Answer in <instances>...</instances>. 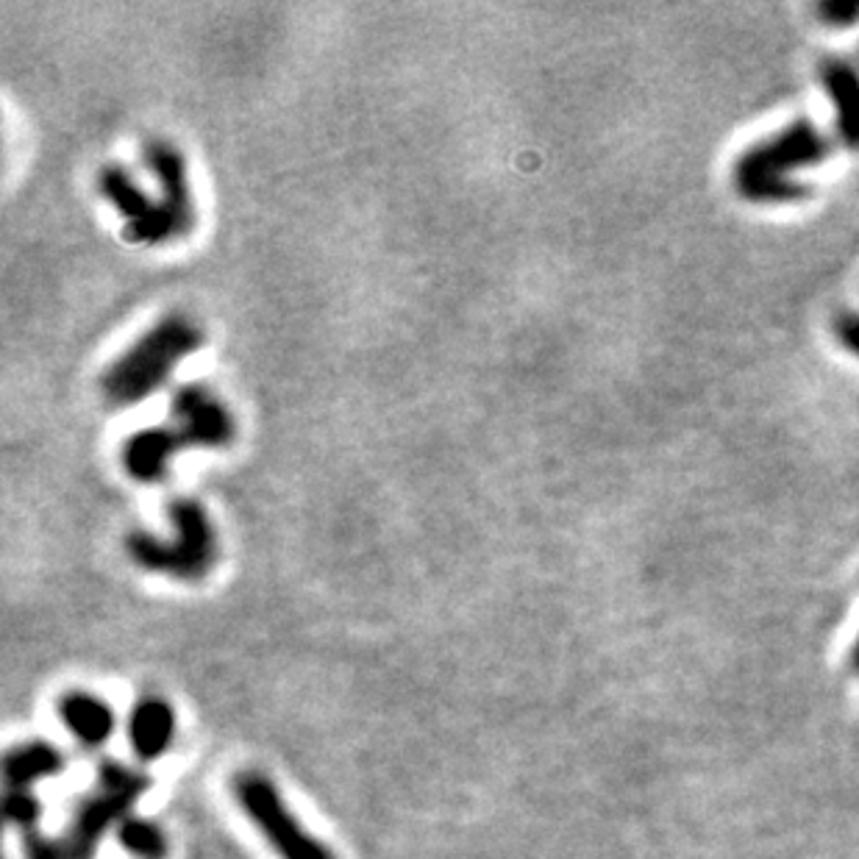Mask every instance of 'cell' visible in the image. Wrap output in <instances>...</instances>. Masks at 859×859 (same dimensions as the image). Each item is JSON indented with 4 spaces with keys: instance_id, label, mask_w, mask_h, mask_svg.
I'll list each match as a JSON object with an SVG mask.
<instances>
[{
    "instance_id": "cell-4",
    "label": "cell",
    "mask_w": 859,
    "mask_h": 859,
    "mask_svg": "<svg viewBox=\"0 0 859 859\" xmlns=\"http://www.w3.org/2000/svg\"><path fill=\"white\" fill-rule=\"evenodd\" d=\"M206 342L203 329L190 318L173 311L156 326H150L131 348L120 353V359L109 364L100 375L104 399L115 406H134L162 390L173 370L190 353Z\"/></svg>"
},
{
    "instance_id": "cell-16",
    "label": "cell",
    "mask_w": 859,
    "mask_h": 859,
    "mask_svg": "<svg viewBox=\"0 0 859 859\" xmlns=\"http://www.w3.org/2000/svg\"><path fill=\"white\" fill-rule=\"evenodd\" d=\"M831 335H835L837 346L853 359H859V311L842 309L835 320H831Z\"/></svg>"
},
{
    "instance_id": "cell-11",
    "label": "cell",
    "mask_w": 859,
    "mask_h": 859,
    "mask_svg": "<svg viewBox=\"0 0 859 859\" xmlns=\"http://www.w3.org/2000/svg\"><path fill=\"white\" fill-rule=\"evenodd\" d=\"M59 721L75 738V743L84 749H100L112 740L117 727L115 710L106 704L104 698L93 692L73 690L59 701Z\"/></svg>"
},
{
    "instance_id": "cell-8",
    "label": "cell",
    "mask_w": 859,
    "mask_h": 859,
    "mask_svg": "<svg viewBox=\"0 0 859 859\" xmlns=\"http://www.w3.org/2000/svg\"><path fill=\"white\" fill-rule=\"evenodd\" d=\"M818 87L831 106L837 142L859 153V64L842 56L820 59Z\"/></svg>"
},
{
    "instance_id": "cell-15",
    "label": "cell",
    "mask_w": 859,
    "mask_h": 859,
    "mask_svg": "<svg viewBox=\"0 0 859 859\" xmlns=\"http://www.w3.org/2000/svg\"><path fill=\"white\" fill-rule=\"evenodd\" d=\"M815 14L826 29L851 31L859 25V0H820Z\"/></svg>"
},
{
    "instance_id": "cell-12",
    "label": "cell",
    "mask_w": 859,
    "mask_h": 859,
    "mask_svg": "<svg viewBox=\"0 0 859 859\" xmlns=\"http://www.w3.org/2000/svg\"><path fill=\"white\" fill-rule=\"evenodd\" d=\"M67 756L59 745L47 743V740H29L3 756V776H7L9 787H23L31 791L42 778H53L64 771Z\"/></svg>"
},
{
    "instance_id": "cell-7",
    "label": "cell",
    "mask_w": 859,
    "mask_h": 859,
    "mask_svg": "<svg viewBox=\"0 0 859 859\" xmlns=\"http://www.w3.org/2000/svg\"><path fill=\"white\" fill-rule=\"evenodd\" d=\"M168 423H173L187 448H229L237 434V423L229 406L203 384H184L176 390Z\"/></svg>"
},
{
    "instance_id": "cell-2",
    "label": "cell",
    "mask_w": 859,
    "mask_h": 859,
    "mask_svg": "<svg viewBox=\"0 0 859 859\" xmlns=\"http://www.w3.org/2000/svg\"><path fill=\"white\" fill-rule=\"evenodd\" d=\"M831 139L809 117H796L771 137L749 145L732 165V187L745 203L787 206L813 195L807 181L796 173L829 162Z\"/></svg>"
},
{
    "instance_id": "cell-9",
    "label": "cell",
    "mask_w": 859,
    "mask_h": 859,
    "mask_svg": "<svg viewBox=\"0 0 859 859\" xmlns=\"http://www.w3.org/2000/svg\"><path fill=\"white\" fill-rule=\"evenodd\" d=\"M181 450H187V443L176 432L173 423L142 428V432H134L123 445V465H126L131 479L153 485V481H162L168 476L170 462Z\"/></svg>"
},
{
    "instance_id": "cell-6",
    "label": "cell",
    "mask_w": 859,
    "mask_h": 859,
    "mask_svg": "<svg viewBox=\"0 0 859 859\" xmlns=\"http://www.w3.org/2000/svg\"><path fill=\"white\" fill-rule=\"evenodd\" d=\"M231 791L240 809L254 820L259 835L273 848L278 859H337V853L300 826V820L289 813L282 793L259 771H243L234 776Z\"/></svg>"
},
{
    "instance_id": "cell-10",
    "label": "cell",
    "mask_w": 859,
    "mask_h": 859,
    "mask_svg": "<svg viewBox=\"0 0 859 859\" xmlns=\"http://www.w3.org/2000/svg\"><path fill=\"white\" fill-rule=\"evenodd\" d=\"M128 745L142 762H156L168 754L176 738V712L165 698H139L128 712Z\"/></svg>"
},
{
    "instance_id": "cell-14",
    "label": "cell",
    "mask_w": 859,
    "mask_h": 859,
    "mask_svg": "<svg viewBox=\"0 0 859 859\" xmlns=\"http://www.w3.org/2000/svg\"><path fill=\"white\" fill-rule=\"evenodd\" d=\"M3 818L12 826L23 829L25 835L36 831V824L42 820V802L34 791H23V787H9L7 802H3Z\"/></svg>"
},
{
    "instance_id": "cell-17",
    "label": "cell",
    "mask_w": 859,
    "mask_h": 859,
    "mask_svg": "<svg viewBox=\"0 0 859 859\" xmlns=\"http://www.w3.org/2000/svg\"><path fill=\"white\" fill-rule=\"evenodd\" d=\"M851 668L859 674V637H857V643H853V648H851Z\"/></svg>"
},
{
    "instance_id": "cell-13",
    "label": "cell",
    "mask_w": 859,
    "mask_h": 859,
    "mask_svg": "<svg viewBox=\"0 0 859 859\" xmlns=\"http://www.w3.org/2000/svg\"><path fill=\"white\" fill-rule=\"evenodd\" d=\"M117 842L123 851L131 853L134 859H165L168 857V835L156 820L139 818V815H128L120 826H117Z\"/></svg>"
},
{
    "instance_id": "cell-3",
    "label": "cell",
    "mask_w": 859,
    "mask_h": 859,
    "mask_svg": "<svg viewBox=\"0 0 859 859\" xmlns=\"http://www.w3.org/2000/svg\"><path fill=\"white\" fill-rule=\"evenodd\" d=\"M148 787V773L115 760L100 762L95 787L78 798L62 835H25L23 859H95L112 826L117 829L128 818Z\"/></svg>"
},
{
    "instance_id": "cell-1",
    "label": "cell",
    "mask_w": 859,
    "mask_h": 859,
    "mask_svg": "<svg viewBox=\"0 0 859 859\" xmlns=\"http://www.w3.org/2000/svg\"><path fill=\"white\" fill-rule=\"evenodd\" d=\"M145 168L156 179L159 195H148L123 165H106L98 190L126 223V237L139 245H165L187 237L195 225L184 156L168 139H148Z\"/></svg>"
},
{
    "instance_id": "cell-5",
    "label": "cell",
    "mask_w": 859,
    "mask_h": 859,
    "mask_svg": "<svg viewBox=\"0 0 859 859\" xmlns=\"http://www.w3.org/2000/svg\"><path fill=\"white\" fill-rule=\"evenodd\" d=\"M168 518L173 523L170 540L150 531H131L126 540L128 556L142 571L165 573L176 582H203L218 562V534L206 509L192 498H176L168 507Z\"/></svg>"
}]
</instances>
